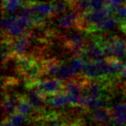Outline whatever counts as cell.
Instances as JSON below:
<instances>
[{
  "mask_svg": "<svg viewBox=\"0 0 126 126\" xmlns=\"http://www.w3.org/2000/svg\"><path fill=\"white\" fill-rule=\"evenodd\" d=\"M90 118L95 123L102 125H108L112 122L111 109L108 107H101L92 110L90 112Z\"/></svg>",
  "mask_w": 126,
  "mask_h": 126,
  "instance_id": "obj_9",
  "label": "cell"
},
{
  "mask_svg": "<svg viewBox=\"0 0 126 126\" xmlns=\"http://www.w3.org/2000/svg\"><path fill=\"white\" fill-rule=\"evenodd\" d=\"M6 119L8 120L14 126H25L29 123V120H30L28 117H26V116H24L23 114H21L18 111L10 114Z\"/></svg>",
  "mask_w": 126,
  "mask_h": 126,
  "instance_id": "obj_14",
  "label": "cell"
},
{
  "mask_svg": "<svg viewBox=\"0 0 126 126\" xmlns=\"http://www.w3.org/2000/svg\"><path fill=\"white\" fill-rule=\"evenodd\" d=\"M80 56L84 58L88 63L108 59V56L103 49V46L96 38H92L89 42H87Z\"/></svg>",
  "mask_w": 126,
  "mask_h": 126,
  "instance_id": "obj_5",
  "label": "cell"
},
{
  "mask_svg": "<svg viewBox=\"0 0 126 126\" xmlns=\"http://www.w3.org/2000/svg\"><path fill=\"white\" fill-rule=\"evenodd\" d=\"M81 15L73 8L68 9L63 14L60 15L59 18H56L55 26L61 31H67L70 29L77 27L78 21L80 19Z\"/></svg>",
  "mask_w": 126,
  "mask_h": 126,
  "instance_id": "obj_7",
  "label": "cell"
},
{
  "mask_svg": "<svg viewBox=\"0 0 126 126\" xmlns=\"http://www.w3.org/2000/svg\"><path fill=\"white\" fill-rule=\"evenodd\" d=\"M29 90L27 91V93L25 94V98L28 99L29 101L32 103V105L40 112L41 116L43 115L44 113V109L46 106H48L47 104V97H45L44 95L41 94L39 91L32 88H28Z\"/></svg>",
  "mask_w": 126,
  "mask_h": 126,
  "instance_id": "obj_8",
  "label": "cell"
},
{
  "mask_svg": "<svg viewBox=\"0 0 126 126\" xmlns=\"http://www.w3.org/2000/svg\"><path fill=\"white\" fill-rule=\"evenodd\" d=\"M22 2L24 4H30V3H32V2H34L33 0H22Z\"/></svg>",
  "mask_w": 126,
  "mask_h": 126,
  "instance_id": "obj_18",
  "label": "cell"
},
{
  "mask_svg": "<svg viewBox=\"0 0 126 126\" xmlns=\"http://www.w3.org/2000/svg\"><path fill=\"white\" fill-rule=\"evenodd\" d=\"M112 123L116 126L126 125V102H119L111 108Z\"/></svg>",
  "mask_w": 126,
  "mask_h": 126,
  "instance_id": "obj_11",
  "label": "cell"
},
{
  "mask_svg": "<svg viewBox=\"0 0 126 126\" xmlns=\"http://www.w3.org/2000/svg\"><path fill=\"white\" fill-rule=\"evenodd\" d=\"M2 126H14V125H13V124H12L8 120L5 119L3 121V123H2Z\"/></svg>",
  "mask_w": 126,
  "mask_h": 126,
  "instance_id": "obj_17",
  "label": "cell"
},
{
  "mask_svg": "<svg viewBox=\"0 0 126 126\" xmlns=\"http://www.w3.org/2000/svg\"><path fill=\"white\" fill-rule=\"evenodd\" d=\"M91 10L93 9H101L108 7L107 0H90Z\"/></svg>",
  "mask_w": 126,
  "mask_h": 126,
  "instance_id": "obj_15",
  "label": "cell"
},
{
  "mask_svg": "<svg viewBox=\"0 0 126 126\" xmlns=\"http://www.w3.org/2000/svg\"><path fill=\"white\" fill-rule=\"evenodd\" d=\"M22 0H3L2 8L3 13L7 15L17 14L22 7Z\"/></svg>",
  "mask_w": 126,
  "mask_h": 126,
  "instance_id": "obj_13",
  "label": "cell"
},
{
  "mask_svg": "<svg viewBox=\"0 0 126 126\" xmlns=\"http://www.w3.org/2000/svg\"><path fill=\"white\" fill-rule=\"evenodd\" d=\"M33 34L32 32L28 31L24 34L16 39L11 40V47L15 57H21L26 56L29 52L30 47L33 44Z\"/></svg>",
  "mask_w": 126,
  "mask_h": 126,
  "instance_id": "obj_6",
  "label": "cell"
},
{
  "mask_svg": "<svg viewBox=\"0 0 126 126\" xmlns=\"http://www.w3.org/2000/svg\"><path fill=\"white\" fill-rule=\"evenodd\" d=\"M86 33L87 32L83 29L74 27L63 35V44L70 53L75 55H80L88 42Z\"/></svg>",
  "mask_w": 126,
  "mask_h": 126,
  "instance_id": "obj_2",
  "label": "cell"
},
{
  "mask_svg": "<svg viewBox=\"0 0 126 126\" xmlns=\"http://www.w3.org/2000/svg\"><path fill=\"white\" fill-rule=\"evenodd\" d=\"M47 104L50 107L55 109L64 108L68 105H71L68 95L64 91H62V92L57 93L55 95L47 97Z\"/></svg>",
  "mask_w": 126,
  "mask_h": 126,
  "instance_id": "obj_12",
  "label": "cell"
},
{
  "mask_svg": "<svg viewBox=\"0 0 126 126\" xmlns=\"http://www.w3.org/2000/svg\"><path fill=\"white\" fill-rule=\"evenodd\" d=\"M108 6L110 7H115L117 6L126 3V0H107Z\"/></svg>",
  "mask_w": 126,
  "mask_h": 126,
  "instance_id": "obj_16",
  "label": "cell"
},
{
  "mask_svg": "<svg viewBox=\"0 0 126 126\" xmlns=\"http://www.w3.org/2000/svg\"><path fill=\"white\" fill-rule=\"evenodd\" d=\"M33 27L32 18L20 14L5 16L2 19V36L11 40L16 39Z\"/></svg>",
  "mask_w": 126,
  "mask_h": 126,
  "instance_id": "obj_1",
  "label": "cell"
},
{
  "mask_svg": "<svg viewBox=\"0 0 126 126\" xmlns=\"http://www.w3.org/2000/svg\"><path fill=\"white\" fill-rule=\"evenodd\" d=\"M103 46L108 58L118 60H124L126 58V41H123L118 37H108L94 36Z\"/></svg>",
  "mask_w": 126,
  "mask_h": 126,
  "instance_id": "obj_3",
  "label": "cell"
},
{
  "mask_svg": "<svg viewBox=\"0 0 126 126\" xmlns=\"http://www.w3.org/2000/svg\"><path fill=\"white\" fill-rule=\"evenodd\" d=\"M63 86L64 81L54 77H50L42 80L39 79L33 84L28 86V88H34L45 97H49L63 91Z\"/></svg>",
  "mask_w": 126,
  "mask_h": 126,
  "instance_id": "obj_4",
  "label": "cell"
},
{
  "mask_svg": "<svg viewBox=\"0 0 126 126\" xmlns=\"http://www.w3.org/2000/svg\"><path fill=\"white\" fill-rule=\"evenodd\" d=\"M22 96L17 95H5L3 94V100H2V108H3V115L4 118L7 115V117L17 111L18 103L20 101Z\"/></svg>",
  "mask_w": 126,
  "mask_h": 126,
  "instance_id": "obj_10",
  "label": "cell"
}]
</instances>
